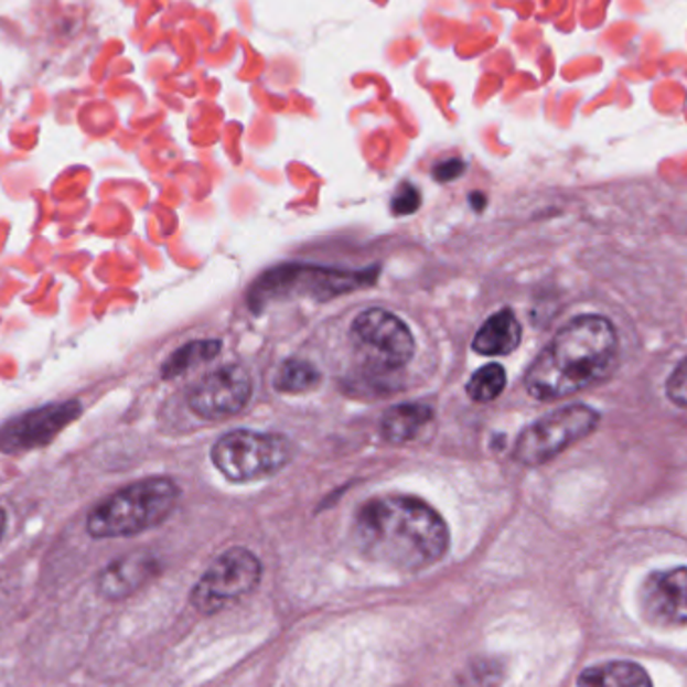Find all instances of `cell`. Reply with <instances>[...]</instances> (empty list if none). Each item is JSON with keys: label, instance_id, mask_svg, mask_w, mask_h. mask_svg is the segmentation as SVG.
Here are the masks:
<instances>
[{"label": "cell", "instance_id": "1", "mask_svg": "<svg viewBox=\"0 0 687 687\" xmlns=\"http://www.w3.org/2000/svg\"><path fill=\"white\" fill-rule=\"evenodd\" d=\"M354 543L362 555L400 571L437 563L451 545V533L434 508L415 496L366 501L354 518Z\"/></svg>", "mask_w": 687, "mask_h": 687}, {"label": "cell", "instance_id": "2", "mask_svg": "<svg viewBox=\"0 0 687 687\" xmlns=\"http://www.w3.org/2000/svg\"><path fill=\"white\" fill-rule=\"evenodd\" d=\"M618 358L620 340L608 318L579 315L530 364L525 386L537 400H559L608 380Z\"/></svg>", "mask_w": 687, "mask_h": 687}, {"label": "cell", "instance_id": "3", "mask_svg": "<svg viewBox=\"0 0 687 687\" xmlns=\"http://www.w3.org/2000/svg\"><path fill=\"white\" fill-rule=\"evenodd\" d=\"M180 486L165 476H151L125 486L105 498L87 517V530L95 539L133 537L158 527L178 505Z\"/></svg>", "mask_w": 687, "mask_h": 687}, {"label": "cell", "instance_id": "4", "mask_svg": "<svg viewBox=\"0 0 687 687\" xmlns=\"http://www.w3.org/2000/svg\"><path fill=\"white\" fill-rule=\"evenodd\" d=\"M214 464L234 483H249L282 471L292 461V444L282 434L232 430L215 442Z\"/></svg>", "mask_w": 687, "mask_h": 687}, {"label": "cell", "instance_id": "5", "mask_svg": "<svg viewBox=\"0 0 687 687\" xmlns=\"http://www.w3.org/2000/svg\"><path fill=\"white\" fill-rule=\"evenodd\" d=\"M599 412L586 405H571L535 420L520 432L515 459L527 466L552 461L561 452L598 429Z\"/></svg>", "mask_w": 687, "mask_h": 687}, {"label": "cell", "instance_id": "6", "mask_svg": "<svg viewBox=\"0 0 687 687\" xmlns=\"http://www.w3.org/2000/svg\"><path fill=\"white\" fill-rule=\"evenodd\" d=\"M358 358L374 373H395L412 361L415 339L398 315L373 308L362 312L350 330Z\"/></svg>", "mask_w": 687, "mask_h": 687}, {"label": "cell", "instance_id": "7", "mask_svg": "<svg viewBox=\"0 0 687 687\" xmlns=\"http://www.w3.org/2000/svg\"><path fill=\"white\" fill-rule=\"evenodd\" d=\"M261 579V563L254 552L234 547L222 552L193 587L192 605L200 613H217L249 595Z\"/></svg>", "mask_w": 687, "mask_h": 687}, {"label": "cell", "instance_id": "8", "mask_svg": "<svg viewBox=\"0 0 687 687\" xmlns=\"http://www.w3.org/2000/svg\"><path fill=\"white\" fill-rule=\"evenodd\" d=\"M376 280V270L342 271L310 266H286L266 273L251 292V304H268L271 298L304 293L318 298H334L339 293L352 292Z\"/></svg>", "mask_w": 687, "mask_h": 687}, {"label": "cell", "instance_id": "9", "mask_svg": "<svg viewBox=\"0 0 687 687\" xmlns=\"http://www.w3.org/2000/svg\"><path fill=\"white\" fill-rule=\"evenodd\" d=\"M83 412L79 400L51 402L39 406L34 410L11 418L4 427H0V452L34 451L46 447L67 429L73 420Z\"/></svg>", "mask_w": 687, "mask_h": 687}, {"label": "cell", "instance_id": "10", "mask_svg": "<svg viewBox=\"0 0 687 687\" xmlns=\"http://www.w3.org/2000/svg\"><path fill=\"white\" fill-rule=\"evenodd\" d=\"M251 396V378L239 364L207 374L190 395V408L203 420H224L241 412Z\"/></svg>", "mask_w": 687, "mask_h": 687}, {"label": "cell", "instance_id": "11", "mask_svg": "<svg viewBox=\"0 0 687 687\" xmlns=\"http://www.w3.org/2000/svg\"><path fill=\"white\" fill-rule=\"evenodd\" d=\"M640 611L652 627L687 625V567L647 575L640 591Z\"/></svg>", "mask_w": 687, "mask_h": 687}, {"label": "cell", "instance_id": "12", "mask_svg": "<svg viewBox=\"0 0 687 687\" xmlns=\"http://www.w3.org/2000/svg\"><path fill=\"white\" fill-rule=\"evenodd\" d=\"M155 573L158 561L151 555L136 552L124 559H117L103 571L99 577V591L109 599L127 598L136 593L139 587L146 586Z\"/></svg>", "mask_w": 687, "mask_h": 687}, {"label": "cell", "instance_id": "13", "mask_svg": "<svg viewBox=\"0 0 687 687\" xmlns=\"http://www.w3.org/2000/svg\"><path fill=\"white\" fill-rule=\"evenodd\" d=\"M523 339V330L517 315L511 310H501L491 315L473 340V350L483 356H505L517 350Z\"/></svg>", "mask_w": 687, "mask_h": 687}, {"label": "cell", "instance_id": "14", "mask_svg": "<svg viewBox=\"0 0 687 687\" xmlns=\"http://www.w3.org/2000/svg\"><path fill=\"white\" fill-rule=\"evenodd\" d=\"M577 687H654L642 665L633 662H605L587 667Z\"/></svg>", "mask_w": 687, "mask_h": 687}, {"label": "cell", "instance_id": "15", "mask_svg": "<svg viewBox=\"0 0 687 687\" xmlns=\"http://www.w3.org/2000/svg\"><path fill=\"white\" fill-rule=\"evenodd\" d=\"M432 418V410L425 405H398L383 417L380 432L384 439L402 444L415 439Z\"/></svg>", "mask_w": 687, "mask_h": 687}, {"label": "cell", "instance_id": "16", "mask_svg": "<svg viewBox=\"0 0 687 687\" xmlns=\"http://www.w3.org/2000/svg\"><path fill=\"white\" fill-rule=\"evenodd\" d=\"M219 350H222V344L217 340H197V342L181 346L163 364V378H175L180 374L192 371L193 366L202 362L212 361L219 354Z\"/></svg>", "mask_w": 687, "mask_h": 687}, {"label": "cell", "instance_id": "17", "mask_svg": "<svg viewBox=\"0 0 687 687\" xmlns=\"http://www.w3.org/2000/svg\"><path fill=\"white\" fill-rule=\"evenodd\" d=\"M320 380H322V376L318 373L314 364L300 361V358H290L280 366L273 386L286 395H302V393L315 388Z\"/></svg>", "mask_w": 687, "mask_h": 687}, {"label": "cell", "instance_id": "18", "mask_svg": "<svg viewBox=\"0 0 687 687\" xmlns=\"http://www.w3.org/2000/svg\"><path fill=\"white\" fill-rule=\"evenodd\" d=\"M507 386V373L501 364H486L473 374L466 384V393L474 402H491L501 396Z\"/></svg>", "mask_w": 687, "mask_h": 687}, {"label": "cell", "instance_id": "19", "mask_svg": "<svg viewBox=\"0 0 687 687\" xmlns=\"http://www.w3.org/2000/svg\"><path fill=\"white\" fill-rule=\"evenodd\" d=\"M503 667L495 659H476L461 676V687H498Z\"/></svg>", "mask_w": 687, "mask_h": 687}, {"label": "cell", "instance_id": "20", "mask_svg": "<svg viewBox=\"0 0 687 687\" xmlns=\"http://www.w3.org/2000/svg\"><path fill=\"white\" fill-rule=\"evenodd\" d=\"M665 393L672 402L687 408V358L677 366L665 384Z\"/></svg>", "mask_w": 687, "mask_h": 687}, {"label": "cell", "instance_id": "21", "mask_svg": "<svg viewBox=\"0 0 687 687\" xmlns=\"http://www.w3.org/2000/svg\"><path fill=\"white\" fill-rule=\"evenodd\" d=\"M420 207V193L412 183H402L393 197V212L396 215L415 214Z\"/></svg>", "mask_w": 687, "mask_h": 687}, {"label": "cell", "instance_id": "22", "mask_svg": "<svg viewBox=\"0 0 687 687\" xmlns=\"http://www.w3.org/2000/svg\"><path fill=\"white\" fill-rule=\"evenodd\" d=\"M462 171H464V163H462L461 159H447V161H442L434 168L432 175L440 183H449V181L457 180Z\"/></svg>", "mask_w": 687, "mask_h": 687}, {"label": "cell", "instance_id": "23", "mask_svg": "<svg viewBox=\"0 0 687 687\" xmlns=\"http://www.w3.org/2000/svg\"><path fill=\"white\" fill-rule=\"evenodd\" d=\"M7 525H9V517H7V511H4V508H0V539H2V535H4V530H7Z\"/></svg>", "mask_w": 687, "mask_h": 687}]
</instances>
